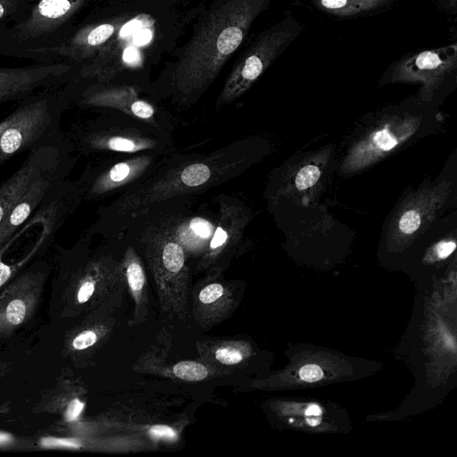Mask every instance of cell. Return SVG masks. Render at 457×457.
<instances>
[{
    "instance_id": "1",
    "label": "cell",
    "mask_w": 457,
    "mask_h": 457,
    "mask_svg": "<svg viewBox=\"0 0 457 457\" xmlns=\"http://www.w3.org/2000/svg\"><path fill=\"white\" fill-rule=\"evenodd\" d=\"M182 1L126 0L116 31L92 59L79 66L78 79L104 84L164 63L198 11H184Z\"/></svg>"
},
{
    "instance_id": "2",
    "label": "cell",
    "mask_w": 457,
    "mask_h": 457,
    "mask_svg": "<svg viewBox=\"0 0 457 457\" xmlns=\"http://www.w3.org/2000/svg\"><path fill=\"white\" fill-rule=\"evenodd\" d=\"M271 0H213L197 11L188 39L164 62L160 79L176 92L203 90L247 38Z\"/></svg>"
},
{
    "instance_id": "3",
    "label": "cell",
    "mask_w": 457,
    "mask_h": 457,
    "mask_svg": "<svg viewBox=\"0 0 457 457\" xmlns=\"http://www.w3.org/2000/svg\"><path fill=\"white\" fill-rule=\"evenodd\" d=\"M74 80L27 96L0 121V165L21 153L65 139L61 119L72 102Z\"/></svg>"
},
{
    "instance_id": "4",
    "label": "cell",
    "mask_w": 457,
    "mask_h": 457,
    "mask_svg": "<svg viewBox=\"0 0 457 457\" xmlns=\"http://www.w3.org/2000/svg\"><path fill=\"white\" fill-rule=\"evenodd\" d=\"M97 1L37 0L0 29V43L26 53L35 62H47L45 53L67 41Z\"/></svg>"
},
{
    "instance_id": "5",
    "label": "cell",
    "mask_w": 457,
    "mask_h": 457,
    "mask_svg": "<svg viewBox=\"0 0 457 457\" xmlns=\"http://www.w3.org/2000/svg\"><path fill=\"white\" fill-rule=\"evenodd\" d=\"M299 21L291 14L261 31L236 60L220 101L235 99L276 61L302 32Z\"/></svg>"
},
{
    "instance_id": "6",
    "label": "cell",
    "mask_w": 457,
    "mask_h": 457,
    "mask_svg": "<svg viewBox=\"0 0 457 457\" xmlns=\"http://www.w3.org/2000/svg\"><path fill=\"white\" fill-rule=\"evenodd\" d=\"M79 67L66 62H35L0 68V104L21 101L38 91L62 87L78 78Z\"/></svg>"
},
{
    "instance_id": "7",
    "label": "cell",
    "mask_w": 457,
    "mask_h": 457,
    "mask_svg": "<svg viewBox=\"0 0 457 457\" xmlns=\"http://www.w3.org/2000/svg\"><path fill=\"white\" fill-rule=\"evenodd\" d=\"M67 146L64 139L29 152L19 169L0 184V224L33 182L67 157Z\"/></svg>"
},
{
    "instance_id": "8",
    "label": "cell",
    "mask_w": 457,
    "mask_h": 457,
    "mask_svg": "<svg viewBox=\"0 0 457 457\" xmlns=\"http://www.w3.org/2000/svg\"><path fill=\"white\" fill-rule=\"evenodd\" d=\"M69 169V159L66 157L32 183L0 224V245L32 215L51 189L66 179Z\"/></svg>"
},
{
    "instance_id": "9",
    "label": "cell",
    "mask_w": 457,
    "mask_h": 457,
    "mask_svg": "<svg viewBox=\"0 0 457 457\" xmlns=\"http://www.w3.org/2000/svg\"><path fill=\"white\" fill-rule=\"evenodd\" d=\"M193 312L203 327L212 326L226 318L235 304V295L228 287L212 282L195 290L193 295Z\"/></svg>"
},
{
    "instance_id": "10",
    "label": "cell",
    "mask_w": 457,
    "mask_h": 457,
    "mask_svg": "<svg viewBox=\"0 0 457 457\" xmlns=\"http://www.w3.org/2000/svg\"><path fill=\"white\" fill-rule=\"evenodd\" d=\"M401 61L395 65L397 71L408 72L411 76H437L455 69L457 46L453 44L421 51Z\"/></svg>"
},
{
    "instance_id": "11",
    "label": "cell",
    "mask_w": 457,
    "mask_h": 457,
    "mask_svg": "<svg viewBox=\"0 0 457 457\" xmlns=\"http://www.w3.org/2000/svg\"><path fill=\"white\" fill-rule=\"evenodd\" d=\"M395 0H312L315 8L338 18H355L386 10Z\"/></svg>"
},
{
    "instance_id": "12",
    "label": "cell",
    "mask_w": 457,
    "mask_h": 457,
    "mask_svg": "<svg viewBox=\"0 0 457 457\" xmlns=\"http://www.w3.org/2000/svg\"><path fill=\"white\" fill-rule=\"evenodd\" d=\"M125 276L135 303V316L142 317L147 314V289L145 271L140 262L131 259L126 265Z\"/></svg>"
},
{
    "instance_id": "13",
    "label": "cell",
    "mask_w": 457,
    "mask_h": 457,
    "mask_svg": "<svg viewBox=\"0 0 457 457\" xmlns=\"http://www.w3.org/2000/svg\"><path fill=\"white\" fill-rule=\"evenodd\" d=\"M248 353L245 344L236 341L221 342L212 350V360L221 365L235 366L243 361Z\"/></svg>"
},
{
    "instance_id": "14",
    "label": "cell",
    "mask_w": 457,
    "mask_h": 457,
    "mask_svg": "<svg viewBox=\"0 0 457 457\" xmlns=\"http://www.w3.org/2000/svg\"><path fill=\"white\" fill-rule=\"evenodd\" d=\"M172 374L186 381H201L211 376L216 371L215 369L205 363L196 361H183L177 362L172 367Z\"/></svg>"
},
{
    "instance_id": "15",
    "label": "cell",
    "mask_w": 457,
    "mask_h": 457,
    "mask_svg": "<svg viewBox=\"0 0 457 457\" xmlns=\"http://www.w3.org/2000/svg\"><path fill=\"white\" fill-rule=\"evenodd\" d=\"M37 0H0V29L24 13Z\"/></svg>"
},
{
    "instance_id": "16",
    "label": "cell",
    "mask_w": 457,
    "mask_h": 457,
    "mask_svg": "<svg viewBox=\"0 0 457 457\" xmlns=\"http://www.w3.org/2000/svg\"><path fill=\"white\" fill-rule=\"evenodd\" d=\"M211 176L210 169L202 163L187 166L181 173V180L189 187H195L205 183Z\"/></svg>"
},
{
    "instance_id": "17",
    "label": "cell",
    "mask_w": 457,
    "mask_h": 457,
    "mask_svg": "<svg viewBox=\"0 0 457 457\" xmlns=\"http://www.w3.org/2000/svg\"><path fill=\"white\" fill-rule=\"evenodd\" d=\"M320 177V170L317 166L313 164L305 165L296 174L295 186L300 190L307 189L312 187Z\"/></svg>"
},
{
    "instance_id": "18",
    "label": "cell",
    "mask_w": 457,
    "mask_h": 457,
    "mask_svg": "<svg viewBox=\"0 0 457 457\" xmlns=\"http://www.w3.org/2000/svg\"><path fill=\"white\" fill-rule=\"evenodd\" d=\"M373 145L383 152L393 149L397 144V137L391 133L386 128L378 130L372 135Z\"/></svg>"
},
{
    "instance_id": "19",
    "label": "cell",
    "mask_w": 457,
    "mask_h": 457,
    "mask_svg": "<svg viewBox=\"0 0 457 457\" xmlns=\"http://www.w3.org/2000/svg\"><path fill=\"white\" fill-rule=\"evenodd\" d=\"M420 224V213L416 210H409L401 216L399 228L403 234H411L419 228Z\"/></svg>"
},
{
    "instance_id": "20",
    "label": "cell",
    "mask_w": 457,
    "mask_h": 457,
    "mask_svg": "<svg viewBox=\"0 0 457 457\" xmlns=\"http://www.w3.org/2000/svg\"><path fill=\"white\" fill-rule=\"evenodd\" d=\"M26 315V306L21 300L11 302L6 309V318L12 324L21 323Z\"/></svg>"
},
{
    "instance_id": "21",
    "label": "cell",
    "mask_w": 457,
    "mask_h": 457,
    "mask_svg": "<svg viewBox=\"0 0 457 457\" xmlns=\"http://www.w3.org/2000/svg\"><path fill=\"white\" fill-rule=\"evenodd\" d=\"M97 338V334L94 330H85L73 339L72 346L76 350H84L96 344Z\"/></svg>"
},
{
    "instance_id": "22",
    "label": "cell",
    "mask_w": 457,
    "mask_h": 457,
    "mask_svg": "<svg viewBox=\"0 0 457 457\" xmlns=\"http://www.w3.org/2000/svg\"><path fill=\"white\" fill-rule=\"evenodd\" d=\"M96 291V282L92 278H86L81 283L78 293L77 300L79 303L87 302Z\"/></svg>"
},
{
    "instance_id": "23",
    "label": "cell",
    "mask_w": 457,
    "mask_h": 457,
    "mask_svg": "<svg viewBox=\"0 0 457 457\" xmlns=\"http://www.w3.org/2000/svg\"><path fill=\"white\" fill-rule=\"evenodd\" d=\"M299 375L303 381L315 382L322 378L323 373L318 365L307 364L302 367L299 371Z\"/></svg>"
},
{
    "instance_id": "24",
    "label": "cell",
    "mask_w": 457,
    "mask_h": 457,
    "mask_svg": "<svg viewBox=\"0 0 457 457\" xmlns=\"http://www.w3.org/2000/svg\"><path fill=\"white\" fill-rule=\"evenodd\" d=\"M148 432L150 436L154 438H162L168 440H174L177 438L176 431L171 427L165 425L152 426L149 428Z\"/></svg>"
},
{
    "instance_id": "25",
    "label": "cell",
    "mask_w": 457,
    "mask_h": 457,
    "mask_svg": "<svg viewBox=\"0 0 457 457\" xmlns=\"http://www.w3.org/2000/svg\"><path fill=\"white\" fill-rule=\"evenodd\" d=\"M190 228L196 235L205 238L210 237L212 230V224L202 218H194L190 222Z\"/></svg>"
},
{
    "instance_id": "26",
    "label": "cell",
    "mask_w": 457,
    "mask_h": 457,
    "mask_svg": "<svg viewBox=\"0 0 457 457\" xmlns=\"http://www.w3.org/2000/svg\"><path fill=\"white\" fill-rule=\"evenodd\" d=\"M132 112L142 119L150 118L154 114V108L146 102L142 100H135L131 104Z\"/></svg>"
},
{
    "instance_id": "27",
    "label": "cell",
    "mask_w": 457,
    "mask_h": 457,
    "mask_svg": "<svg viewBox=\"0 0 457 457\" xmlns=\"http://www.w3.org/2000/svg\"><path fill=\"white\" fill-rule=\"evenodd\" d=\"M108 147L120 152H131L136 149V145L131 140L123 137L110 138Z\"/></svg>"
},
{
    "instance_id": "28",
    "label": "cell",
    "mask_w": 457,
    "mask_h": 457,
    "mask_svg": "<svg viewBox=\"0 0 457 457\" xmlns=\"http://www.w3.org/2000/svg\"><path fill=\"white\" fill-rule=\"evenodd\" d=\"M41 444L44 446H64V447H71V448L80 447L79 442L73 440V439H66V438L47 437V438L42 439Z\"/></svg>"
},
{
    "instance_id": "29",
    "label": "cell",
    "mask_w": 457,
    "mask_h": 457,
    "mask_svg": "<svg viewBox=\"0 0 457 457\" xmlns=\"http://www.w3.org/2000/svg\"><path fill=\"white\" fill-rule=\"evenodd\" d=\"M129 173V167L125 162H120L114 165L110 172L109 176L112 181L119 182L123 180Z\"/></svg>"
},
{
    "instance_id": "30",
    "label": "cell",
    "mask_w": 457,
    "mask_h": 457,
    "mask_svg": "<svg viewBox=\"0 0 457 457\" xmlns=\"http://www.w3.org/2000/svg\"><path fill=\"white\" fill-rule=\"evenodd\" d=\"M84 408V403H81L79 399L72 400L66 411L65 418L68 421L76 420L80 415L82 410Z\"/></svg>"
},
{
    "instance_id": "31",
    "label": "cell",
    "mask_w": 457,
    "mask_h": 457,
    "mask_svg": "<svg viewBox=\"0 0 457 457\" xmlns=\"http://www.w3.org/2000/svg\"><path fill=\"white\" fill-rule=\"evenodd\" d=\"M455 248L456 243L454 241H442L436 245V255L440 259H445L452 254Z\"/></svg>"
},
{
    "instance_id": "32",
    "label": "cell",
    "mask_w": 457,
    "mask_h": 457,
    "mask_svg": "<svg viewBox=\"0 0 457 457\" xmlns=\"http://www.w3.org/2000/svg\"><path fill=\"white\" fill-rule=\"evenodd\" d=\"M307 422L311 426H317L320 422L321 409L317 404H311L305 411Z\"/></svg>"
},
{
    "instance_id": "33",
    "label": "cell",
    "mask_w": 457,
    "mask_h": 457,
    "mask_svg": "<svg viewBox=\"0 0 457 457\" xmlns=\"http://www.w3.org/2000/svg\"><path fill=\"white\" fill-rule=\"evenodd\" d=\"M0 56H12L17 58H25L30 60V57L26 53L12 48L9 46H5L0 43Z\"/></svg>"
},
{
    "instance_id": "34",
    "label": "cell",
    "mask_w": 457,
    "mask_h": 457,
    "mask_svg": "<svg viewBox=\"0 0 457 457\" xmlns=\"http://www.w3.org/2000/svg\"><path fill=\"white\" fill-rule=\"evenodd\" d=\"M227 239V233L220 227L216 228L214 236L210 243V246L212 249H216L219 246L222 245Z\"/></svg>"
},
{
    "instance_id": "35",
    "label": "cell",
    "mask_w": 457,
    "mask_h": 457,
    "mask_svg": "<svg viewBox=\"0 0 457 457\" xmlns=\"http://www.w3.org/2000/svg\"><path fill=\"white\" fill-rule=\"evenodd\" d=\"M12 269L0 261V286H2L11 276Z\"/></svg>"
},
{
    "instance_id": "36",
    "label": "cell",
    "mask_w": 457,
    "mask_h": 457,
    "mask_svg": "<svg viewBox=\"0 0 457 457\" xmlns=\"http://www.w3.org/2000/svg\"><path fill=\"white\" fill-rule=\"evenodd\" d=\"M11 437L7 434L0 433V444L7 443Z\"/></svg>"
}]
</instances>
